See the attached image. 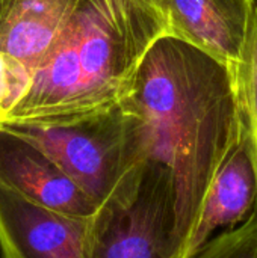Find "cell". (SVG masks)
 <instances>
[{
    "label": "cell",
    "instance_id": "1",
    "mask_svg": "<svg viewBox=\"0 0 257 258\" xmlns=\"http://www.w3.org/2000/svg\"><path fill=\"white\" fill-rule=\"evenodd\" d=\"M120 103L130 115L142 163L165 171L174 183L182 255L238 132L235 76L167 33L151 47Z\"/></svg>",
    "mask_w": 257,
    "mask_h": 258
},
{
    "label": "cell",
    "instance_id": "2",
    "mask_svg": "<svg viewBox=\"0 0 257 258\" xmlns=\"http://www.w3.org/2000/svg\"><path fill=\"white\" fill-rule=\"evenodd\" d=\"M167 33V0H77L29 91L0 124H56L111 109Z\"/></svg>",
    "mask_w": 257,
    "mask_h": 258
},
{
    "label": "cell",
    "instance_id": "3",
    "mask_svg": "<svg viewBox=\"0 0 257 258\" xmlns=\"http://www.w3.org/2000/svg\"><path fill=\"white\" fill-rule=\"evenodd\" d=\"M3 127L41 148L97 206L141 177L136 135L121 103L74 121Z\"/></svg>",
    "mask_w": 257,
    "mask_h": 258
},
{
    "label": "cell",
    "instance_id": "4",
    "mask_svg": "<svg viewBox=\"0 0 257 258\" xmlns=\"http://www.w3.org/2000/svg\"><path fill=\"white\" fill-rule=\"evenodd\" d=\"M177 197L171 177L144 165L138 181L88 221L86 258H179Z\"/></svg>",
    "mask_w": 257,
    "mask_h": 258
},
{
    "label": "cell",
    "instance_id": "5",
    "mask_svg": "<svg viewBox=\"0 0 257 258\" xmlns=\"http://www.w3.org/2000/svg\"><path fill=\"white\" fill-rule=\"evenodd\" d=\"M88 221L38 206L0 184L2 258H86Z\"/></svg>",
    "mask_w": 257,
    "mask_h": 258
},
{
    "label": "cell",
    "instance_id": "6",
    "mask_svg": "<svg viewBox=\"0 0 257 258\" xmlns=\"http://www.w3.org/2000/svg\"><path fill=\"white\" fill-rule=\"evenodd\" d=\"M0 184L50 210L89 219L98 206L36 145L0 125Z\"/></svg>",
    "mask_w": 257,
    "mask_h": 258
},
{
    "label": "cell",
    "instance_id": "7",
    "mask_svg": "<svg viewBox=\"0 0 257 258\" xmlns=\"http://www.w3.org/2000/svg\"><path fill=\"white\" fill-rule=\"evenodd\" d=\"M257 210V172L239 113L235 141L215 174L180 258L192 257L215 236L235 230Z\"/></svg>",
    "mask_w": 257,
    "mask_h": 258
},
{
    "label": "cell",
    "instance_id": "8",
    "mask_svg": "<svg viewBox=\"0 0 257 258\" xmlns=\"http://www.w3.org/2000/svg\"><path fill=\"white\" fill-rule=\"evenodd\" d=\"M168 35L226 65L244 57L256 12L254 0H167Z\"/></svg>",
    "mask_w": 257,
    "mask_h": 258
},
{
    "label": "cell",
    "instance_id": "9",
    "mask_svg": "<svg viewBox=\"0 0 257 258\" xmlns=\"http://www.w3.org/2000/svg\"><path fill=\"white\" fill-rule=\"evenodd\" d=\"M77 0H0V50L33 74L65 30Z\"/></svg>",
    "mask_w": 257,
    "mask_h": 258
},
{
    "label": "cell",
    "instance_id": "10",
    "mask_svg": "<svg viewBox=\"0 0 257 258\" xmlns=\"http://www.w3.org/2000/svg\"><path fill=\"white\" fill-rule=\"evenodd\" d=\"M239 113L247 128L257 172V8L242 60L233 71Z\"/></svg>",
    "mask_w": 257,
    "mask_h": 258
},
{
    "label": "cell",
    "instance_id": "11",
    "mask_svg": "<svg viewBox=\"0 0 257 258\" xmlns=\"http://www.w3.org/2000/svg\"><path fill=\"white\" fill-rule=\"evenodd\" d=\"M189 258H257V210L242 225L215 236Z\"/></svg>",
    "mask_w": 257,
    "mask_h": 258
},
{
    "label": "cell",
    "instance_id": "12",
    "mask_svg": "<svg viewBox=\"0 0 257 258\" xmlns=\"http://www.w3.org/2000/svg\"><path fill=\"white\" fill-rule=\"evenodd\" d=\"M32 80L33 73L23 62L0 50V118L20 103Z\"/></svg>",
    "mask_w": 257,
    "mask_h": 258
},
{
    "label": "cell",
    "instance_id": "13",
    "mask_svg": "<svg viewBox=\"0 0 257 258\" xmlns=\"http://www.w3.org/2000/svg\"><path fill=\"white\" fill-rule=\"evenodd\" d=\"M254 2H256V6H257V0H254Z\"/></svg>",
    "mask_w": 257,
    "mask_h": 258
}]
</instances>
